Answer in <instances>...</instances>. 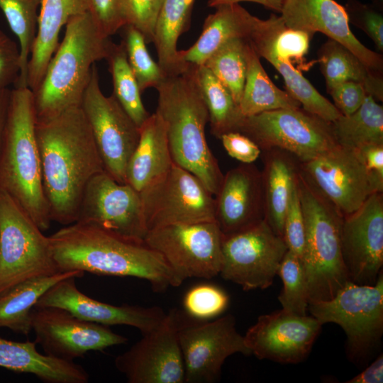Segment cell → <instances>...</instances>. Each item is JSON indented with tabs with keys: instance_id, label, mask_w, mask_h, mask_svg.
Returning a JSON list of instances; mask_svg holds the SVG:
<instances>
[{
	"instance_id": "cell-1",
	"label": "cell",
	"mask_w": 383,
	"mask_h": 383,
	"mask_svg": "<svg viewBox=\"0 0 383 383\" xmlns=\"http://www.w3.org/2000/svg\"><path fill=\"white\" fill-rule=\"evenodd\" d=\"M43 185L52 221H77L85 188L104 171L90 126L81 106L35 122Z\"/></svg>"
},
{
	"instance_id": "cell-2",
	"label": "cell",
	"mask_w": 383,
	"mask_h": 383,
	"mask_svg": "<svg viewBox=\"0 0 383 383\" xmlns=\"http://www.w3.org/2000/svg\"><path fill=\"white\" fill-rule=\"evenodd\" d=\"M48 238L59 272L136 277L147 280L157 292L180 285L164 257L144 241L81 222L67 225Z\"/></svg>"
},
{
	"instance_id": "cell-3",
	"label": "cell",
	"mask_w": 383,
	"mask_h": 383,
	"mask_svg": "<svg viewBox=\"0 0 383 383\" xmlns=\"http://www.w3.org/2000/svg\"><path fill=\"white\" fill-rule=\"evenodd\" d=\"M191 65L182 74L166 77L155 88L156 111L163 120L173 162L187 170L214 196L223 174L205 136L208 110Z\"/></svg>"
},
{
	"instance_id": "cell-4",
	"label": "cell",
	"mask_w": 383,
	"mask_h": 383,
	"mask_svg": "<svg viewBox=\"0 0 383 383\" xmlns=\"http://www.w3.org/2000/svg\"><path fill=\"white\" fill-rule=\"evenodd\" d=\"M35 122L33 91L15 87L11 89L0 150V189L45 231L52 220L43 185Z\"/></svg>"
},
{
	"instance_id": "cell-5",
	"label": "cell",
	"mask_w": 383,
	"mask_h": 383,
	"mask_svg": "<svg viewBox=\"0 0 383 383\" xmlns=\"http://www.w3.org/2000/svg\"><path fill=\"white\" fill-rule=\"evenodd\" d=\"M65 33L33 92L36 121L81 105L92 66L106 58L111 41L98 29L89 11L67 23Z\"/></svg>"
},
{
	"instance_id": "cell-6",
	"label": "cell",
	"mask_w": 383,
	"mask_h": 383,
	"mask_svg": "<svg viewBox=\"0 0 383 383\" xmlns=\"http://www.w3.org/2000/svg\"><path fill=\"white\" fill-rule=\"evenodd\" d=\"M296 182L305 224L302 262L309 303L328 301L350 282L341 250L343 216L314 188L301 168Z\"/></svg>"
},
{
	"instance_id": "cell-7",
	"label": "cell",
	"mask_w": 383,
	"mask_h": 383,
	"mask_svg": "<svg viewBox=\"0 0 383 383\" xmlns=\"http://www.w3.org/2000/svg\"><path fill=\"white\" fill-rule=\"evenodd\" d=\"M43 232L0 189V296L28 279L60 272Z\"/></svg>"
},
{
	"instance_id": "cell-8",
	"label": "cell",
	"mask_w": 383,
	"mask_h": 383,
	"mask_svg": "<svg viewBox=\"0 0 383 383\" xmlns=\"http://www.w3.org/2000/svg\"><path fill=\"white\" fill-rule=\"evenodd\" d=\"M308 310L321 324L334 323L344 331L351 361L366 359L383 333V273L372 285L348 282L328 301L309 304Z\"/></svg>"
},
{
	"instance_id": "cell-9",
	"label": "cell",
	"mask_w": 383,
	"mask_h": 383,
	"mask_svg": "<svg viewBox=\"0 0 383 383\" xmlns=\"http://www.w3.org/2000/svg\"><path fill=\"white\" fill-rule=\"evenodd\" d=\"M239 132L261 150L277 148L307 162L338 145L331 126L301 106L279 109L244 117Z\"/></svg>"
},
{
	"instance_id": "cell-10",
	"label": "cell",
	"mask_w": 383,
	"mask_h": 383,
	"mask_svg": "<svg viewBox=\"0 0 383 383\" xmlns=\"http://www.w3.org/2000/svg\"><path fill=\"white\" fill-rule=\"evenodd\" d=\"M223 235L216 221L178 223L149 230L144 242L165 260L180 285L189 278L220 274Z\"/></svg>"
},
{
	"instance_id": "cell-11",
	"label": "cell",
	"mask_w": 383,
	"mask_h": 383,
	"mask_svg": "<svg viewBox=\"0 0 383 383\" xmlns=\"http://www.w3.org/2000/svg\"><path fill=\"white\" fill-rule=\"evenodd\" d=\"M90 126L104 171L126 184L129 159L140 138V128L112 94L105 96L100 87L94 64L81 105Z\"/></svg>"
},
{
	"instance_id": "cell-12",
	"label": "cell",
	"mask_w": 383,
	"mask_h": 383,
	"mask_svg": "<svg viewBox=\"0 0 383 383\" xmlns=\"http://www.w3.org/2000/svg\"><path fill=\"white\" fill-rule=\"evenodd\" d=\"M178 338L185 383L215 382L219 379L222 366L229 356L235 353L251 355L231 314L203 321L182 311Z\"/></svg>"
},
{
	"instance_id": "cell-13",
	"label": "cell",
	"mask_w": 383,
	"mask_h": 383,
	"mask_svg": "<svg viewBox=\"0 0 383 383\" xmlns=\"http://www.w3.org/2000/svg\"><path fill=\"white\" fill-rule=\"evenodd\" d=\"M139 194L148 231L171 224L215 221L214 195L198 177L174 162Z\"/></svg>"
},
{
	"instance_id": "cell-14",
	"label": "cell",
	"mask_w": 383,
	"mask_h": 383,
	"mask_svg": "<svg viewBox=\"0 0 383 383\" xmlns=\"http://www.w3.org/2000/svg\"><path fill=\"white\" fill-rule=\"evenodd\" d=\"M287 246L263 220L241 232L223 236L221 276L243 290L272 285Z\"/></svg>"
},
{
	"instance_id": "cell-15",
	"label": "cell",
	"mask_w": 383,
	"mask_h": 383,
	"mask_svg": "<svg viewBox=\"0 0 383 383\" xmlns=\"http://www.w3.org/2000/svg\"><path fill=\"white\" fill-rule=\"evenodd\" d=\"M182 311L171 309L152 331L118 355L115 366L129 383H183L178 331Z\"/></svg>"
},
{
	"instance_id": "cell-16",
	"label": "cell",
	"mask_w": 383,
	"mask_h": 383,
	"mask_svg": "<svg viewBox=\"0 0 383 383\" xmlns=\"http://www.w3.org/2000/svg\"><path fill=\"white\" fill-rule=\"evenodd\" d=\"M300 168L314 188L343 216L359 209L379 192L357 150L336 147L307 162Z\"/></svg>"
},
{
	"instance_id": "cell-17",
	"label": "cell",
	"mask_w": 383,
	"mask_h": 383,
	"mask_svg": "<svg viewBox=\"0 0 383 383\" xmlns=\"http://www.w3.org/2000/svg\"><path fill=\"white\" fill-rule=\"evenodd\" d=\"M76 222L94 225L138 241H144L148 231L140 194L105 171L87 184Z\"/></svg>"
},
{
	"instance_id": "cell-18",
	"label": "cell",
	"mask_w": 383,
	"mask_h": 383,
	"mask_svg": "<svg viewBox=\"0 0 383 383\" xmlns=\"http://www.w3.org/2000/svg\"><path fill=\"white\" fill-rule=\"evenodd\" d=\"M31 331L45 354L68 361L128 341L107 326L81 319L57 307L33 308Z\"/></svg>"
},
{
	"instance_id": "cell-19",
	"label": "cell",
	"mask_w": 383,
	"mask_h": 383,
	"mask_svg": "<svg viewBox=\"0 0 383 383\" xmlns=\"http://www.w3.org/2000/svg\"><path fill=\"white\" fill-rule=\"evenodd\" d=\"M341 250L348 279L375 284L383 266V196L371 194L353 213L343 217Z\"/></svg>"
},
{
	"instance_id": "cell-20",
	"label": "cell",
	"mask_w": 383,
	"mask_h": 383,
	"mask_svg": "<svg viewBox=\"0 0 383 383\" xmlns=\"http://www.w3.org/2000/svg\"><path fill=\"white\" fill-rule=\"evenodd\" d=\"M321 326L312 316L281 309L259 316L244 337L251 354L257 358L296 364L309 354Z\"/></svg>"
},
{
	"instance_id": "cell-21",
	"label": "cell",
	"mask_w": 383,
	"mask_h": 383,
	"mask_svg": "<svg viewBox=\"0 0 383 383\" xmlns=\"http://www.w3.org/2000/svg\"><path fill=\"white\" fill-rule=\"evenodd\" d=\"M77 277L60 280L38 299L34 308L57 307L77 317L104 326L126 325L142 334L154 329L166 313L159 306H115L91 299L76 286Z\"/></svg>"
},
{
	"instance_id": "cell-22",
	"label": "cell",
	"mask_w": 383,
	"mask_h": 383,
	"mask_svg": "<svg viewBox=\"0 0 383 383\" xmlns=\"http://www.w3.org/2000/svg\"><path fill=\"white\" fill-rule=\"evenodd\" d=\"M215 196V221L223 236L265 220L262 172L252 163H242L228 170Z\"/></svg>"
},
{
	"instance_id": "cell-23",
	"label": "cell",
	"mask_w": 383,
	"mask_h": 383,
	"mask_svg": "<svg viewBox=\"0 0 383 383\" xmlns=\"http://www.w3.org/2000/svg\"><path fill=\"white\" fill-rule=\"evenodd\" d=\"M280 16L288 28L320 32L338 42L372 70L382 74L383 58L362 44L349 27L345 7L335 0H284Z\"/></svg>"
},
{
	"instance_id": "cell-24",
	"label": "cell",
	"mask_w": 383,
	"mask_h": 383,
	"mask_svg": "<svg viewBox=\"0 0 383 383\" xmlns=\"http://www.w3.org/2000/svg\"><path fill=\"white\" fill-rule=\"evenodd\" d=\"M247 40L258 57L268 61L282 75L287 91L299 102L304 110L329 123L342 115L294 65L277 54L273 44L272 15L266 20L259 18Z\"/></svg>"
},
{
	"instance_id": "cell-25",
	"label": "cell",
	"mask_w": 383,
	"mask_h": 383,
	"mask_svg": "<svg viewBox=\"0 0 383 383\" xmlns=\"http://www.w3.org/2000/svg\"><path fill=\"white\" fill-rule=\"evenodd\" d=\"M89 11L88 0H40L35 38L28 63L27 86L39 87L59 45V33L70 18Z\"/></svg>"
},
{
	"instance_id": "cell-26",
	"label": "cell",
	"mask_w": 383,
	"mask_h": 383,
	"mask_svg": "<svg viewBox=\"0 0 383 383\" xmlns=\"http://www.w3.org/2000/svg\"><path fill=\"white\" fill-rule=\"evenodd\" d=\"M173 163L165 123L155 112L140 127L139 141L126 167V184L140 193L165 175Z\"/></svg>"
},
{
	"instance_id": "cell-27",
	"label": "cell",
	"mask_w": 383,
	"mask_h": 383,
	"mask_svg": "<svg viewBox=\"0 0 383 383\" xmlns=\"http://www.w3.org/2000/svg\"><path fill=\"white\" fill-rule=\"evenodd\" d=\"M203 24L195 43L187 50H179L187 63L202 66L223 44L235 38L248 39L259 18L240 4H223L215 7Z\"/></svg>"
},
{
	"instance_id": "cell-28",
	"label": "cell",
	"mask_w": 383,
	"mask_h": 383,
	"mask_svg": "<svg viewBox=\"0 0 383 383\" xmlns=\"http://www.w3.org/2000/svg\"><path fill=\"white\" fill-rule=\"evenodd\" d=\"M35 341L16 342L0 338V367L35 375L47 383H87L89 374L74 361L40 353Z\"/></svg>"
},
{
	"instance_id": "cell-29",
	"label": "cell",
	"mask_w": 383,
	"mask_h": 383,
	"mask_svg": "<svg viewBox=\"0 0 383 383\" xmlns=\"http://www.w3.org/2000/svg\"><path fill=\"white\" fill-rule=\"evenodd\" d=\"M264 151L262 175L265 221L277 235L283 238L284 216L300 170V162L291 153L280 149Z\"/></svg>"
},
{
	"instance_id": "cell-30",
	"label": "cell",
	"mask_w": 383,
	"mask_h": 383,
	"mask_svg": "<svg viewBox=\"0 0 383 383\" xmlns=\"http://www.w3.org/2000/svg\"><path fill=\"white\" fill-rule=\"evenodd\" d=\"M195 1L162 0L152 43L157 55V63L166 77L182 74L190 65L179 57L177 44L179 38L190 26Z\"/></svg>"
},
{
	"instance_id": "cell-31",
	"label": "cell",
	"mask_w": 383,
	"mask_h": 383,
	"mask_svg": "<svg viewBox=\"0 0 383 383\" xmlns=\"http://www.w3.org/2000/svg\"><path fill=\"white\" fill-rule=\"evenodd\" d=\"M318 56L327 91L338 84L353 81L362 84L374 100L382 101V74L368 67L344 45L329 38L318 50Z\"/></svg>"
},
{
	"instance_id": "cell-32",
	"label": "cell",
	"mask_w": 383,
	"mask_h": 383,
	"mask_svg": "<svg viewBox=\"0 0 383 383\" xmlns=\"http://www.w3.org/2000/svg\"><path fill=\"white\" fill-rule=\"evenodd\" d=\"M84 272L73 270L38 277L23 282L0 296V327L27 335L31 331V312L40 296L52 285Z\"/></svg>"
},
{
	"instance_id": "cell-33",
	"label": "cell",
	"mask_w": 383,
	"mask_h": 383,
	"mask_svg": "<svg viewBox=\"0 0 383 383\" xmlns=\"http://www.w3.org/2000/svg\"><path fill=\"white\" fill-rule=\"evenodd\" d=\"M247 72L239 108L243 116L265 111L301 107L287 91L278 88L270 79L251 45L247 40Z\"/></svg>"
},
{
	"instance_id": "cell-34",
	"label": "cell",
	"mask_w": 383,
	"mask_h": 383,
	"mask_svg": "<svg viewBox=\"0 0 383 383\" xmlns=\"http://www.w3.org/2000/svg\"><path fill=\"white\" fill-rule=\"evenodd\" d=\"M335 140L341 147L357 150L373 143H383V107L367 95L362 106L349 116L331 123Z\"/></svg>"
},
{
	"instance_id": "cell-35",
	"label": "cell",
	"mask_w": 383,
	"mask_h": 383,
	"mask_svg": "<svg viewBox=\"0 0 383 383\" xmlns=\"http://www.w3.org/2000/svg\"><path fill=\"white\" fill-rule=\"evenodd\" d=\"M196 77L208 110L212 134L220 138L225 133L239 132L245 116L229 90L204 65L196 66Z\"/></svg>"
},
{
	"instance_id": "cell-36",
	"label": "cell",
	"mask_w": 383,
	"mask_h": 383,
	"mask_svg": "<svg viewBox=\"0 0 383 383\" xmlns=\"http://www.w3.org/2000/svg\"><path fill=\"white\" fill-rule=\"evenodd\" d=\"M106 60L112 77L113 95L140 128L150 114L143 104L142 93L129 66L122 42L111 43Z\"/></svg>"
},
{
	"instance_id": "cell-37",
	"label": "cell",
	"mask_w": 383,
	"mask_h": 383,
	"mask_svg": "<svg viewBox=\"0 0 383 383\" xmlns=\"http://www.w3.org/2000/svg\"><path fill=\"white\" fill-rule=\"evenodd\" d=\"M40 4V0H0V9L19 42L20 72L16 87H28V63L36 35Z\"/></svg>"
},
{
	"instance_id": "cell-38",
	"label": "cell",
	"mask_w": 383,
	"mask_h": 383,
	"mask_svg": "<svg viewBox=\"0 0 383 383\" xmlns=\"http://www.w3.org/2000/svg\"><path fill=\"white\" fill-rule=\"evenodd\" d=\"M247 39L235 38L219 48L204 63L239 105L247 72Z\"/></svg>"
},
{
	"instance_id": "cell-39",
	"label": "cell",
	"mask_w": 383,
	"mask_h": 383,
	"mask_svg": "<svg viewBox=\"0 0 383 383\" xmlns=\"http://www.w3.org/2000/svg\"><path fill=\"white\" fill-rule=\"evenodd\" d=\"M122 29L121 42L141 93L148 88H156L166 76L159 64L151 57L143 35L131 24L126 25Z\"/></svg>"
},
{
	"instance_id": "cell-40",
	"label": "cell",
	"mask_w": 383,
	"mask_h": 383,
	"mask_svg": "<svg viewBox=\"0 0 383 383\" xmlns=\"http://www.w3.org/2000/svg\"><path fill=\"white\" fill-rule=\"evenodd\" d=\"M283 283L278 296L283 310L300 315H306L309 294L302 260L287 250L279 266L277 273Z\"/></svg>"
},
{
	"instance_id": "cell-41",
	"label": "cell",
	"mask_w": 383,
	"mask_h": 383,
	"mask_svg": "<svg viewBox=\"0 0 383 383\" xmlns=\"http://www.w3.org/2000/svg\"><path fill=\"white\" fill-rule=\"evenodd\" d=\"M228 301V294L222 289L211 284H201L185 294L184 311L195 319L210 320L226 309Z\"/></svg>"
},
{
	"instance_id": "cell-42",
	"label": "cell",
	"mask_w": 383,
	"mask_h": 383,
	"mask_svg": "<svg viewBox=\"0 0 383 383\" xmlns=\"http://www.w3.org/2000/svg\"><path fill=\"white\" fill-rule=\"evenodd\" d=\"M89 12L101 34L109 38L128 24L126 0H88Z\"/></svg>"
},
{
	"instance_id": "cell-43",
	"label": "cell",
	"mask_w": 383,
	"mask_h": 383,
	"mask_svg": "<svg viewBox=\"0 0 383 383\" xmlns=\"http://www.w3.org/2000/svg\"><path fill=\"white\" fill-rule=\"evenodd\" d=\"M283 238L288 250L302 260L305 224L296 181L293 187L284 216Z\"/></svg>"
},
{
	"instance_id": "cell-44",
	"label": "cell",
	"mask_w": 383,
	"mask_h": 383,
	"mask_svg": "<svg viewBox=\"0 0 383 383\" xmlns=\"http://www.w3.org/2000/svg\"><path fill=\"white\" fill-rule=\"evenodd\" d=\"M345 9L349 23L362 30L374 42L378 50H383V16L369 4L357 0H348Z\"/></svg>"
},
{
	"instance_id": "cell-45",
	"label": "cell",
	"mask_w": 383,
	"mask_h": 383,
	"mask_svg": "<svg viewBox=\"0 0 383 383\" xmlns=\"http://www.w3.org/2000/svg\"><path fill=\"white\" fill-rule=\"evenodd\" d=\"M162 0H126L128 24L144 36L147 43H152L156 19Z\"/></svg>"
},
{
	"instance_id": "cell-46",
	"label": "cell",
	"mask_w": 383,
	"mask_h": 383,
	"mask_svg": "<svg viewBox=\"0 0 383 383\" xmlns=\"http://www.w3.org/2000/svg\"><path fill=\"white\" fill-rule=\"evenodd\" d=\"M328 92L343 116H349L356 111L368 95L362 84L353 81L338 84Z\"/></svg>"
},
{
	"instance_id": "cell-47",
	"label": "cell",
	"mask_w": 383,
	"mask_h": 383,
	"mask_svg": "<svg viewBox=\"0 0 383 383\" xmlns=\"http://www.w3.org/2000/svg\"><path fill=\"white\" fill-rule=\"evenodd\" d=\"M19 72V48L13 40L0 30V89L15 84Z\"/></svg>"
},
{
	"instance_id": "cell-48",
	"label": "cell",
	"mask_w": 383,
	"mask_h": 383,
	"mask_svg": "<svg viewBox=\"0 0 383 383\" xmlns=\"http://www.w3.org/2000/svg\"><path fill=\"white\" fill-rule=\"evenodd\" d=\"M227 153L241 163L251 164L260 155L262 150L251 138L240 132H230L219 138Z\"/></svg>"
},
{
	"instance_id": "cell-49",
	"label": "cell",
	"mask_w": 383,
	"mask_h": 383,
	"mask_svg": "<svg viewBox=\"0 0 383 383\" xmlns=\"http://www.w3.org/2000/svg\"><path fill=\"white\" fill-rule=\"evenodd\" d=\"M377 190L383 192V143L364 145L357 150Z\"/></svg>"
},
{
	"instance_id": "cell-50",
	"label": "cell",
	"mask_w": 383,
	"mask_h": 383,
	"mask_svg": "<svg viewBox=\"0 0 383 383\" xmlns=\"http://www.w3.org/2000/svg\"><path fill=\"white\" fill-rule=\"evenodd\" d=\"M383 356L381 354L362 372L347 381V383H382Z\"/></svg>"
},
{
	"instance_id": "cell-51",
	"label": "cell",
	"mask_w": 383,
	"mask_h": 383,
	"mask_svg": "<svg viewBox=\"0 0 383 383\" xmlns=\"http://www.w3.org/2000/svg\"><path fill=\"white\" fill-rule=\"evenodd\" d=\"M242 1L257 3L268 9L280 13L284 0H209L208 6L215 8L223 4H239Z\"/></svg>"
},
{
	"instance_id": "cell-52",
	"label": "cell",
	"mask_w": 383,
	"mask_h": 383,
	"mask_svg": "<svg viewBox=\"0 0 383 383\" xmlns=\"http://www.w3.org/2000/svg\"><path fill=\"white\" fill-rule=\"evenodd\" d=\"M10 95L11 89L9 88L0 89V150L7 118Z\"/></svg>"
}]
</instances>
